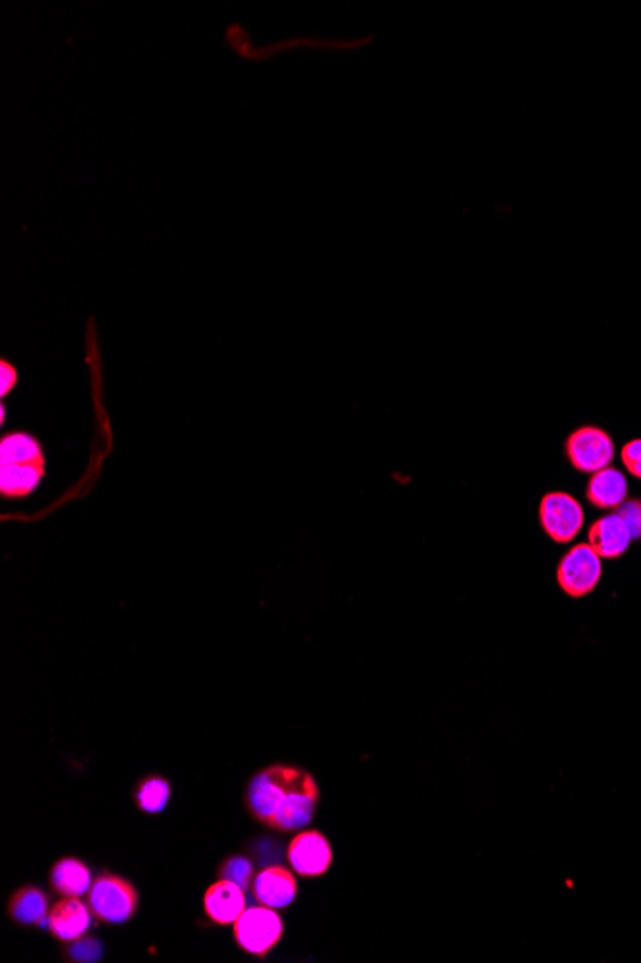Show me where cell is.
<instances>
[{"label": "cell", "mask_w": 641, "mask_h": 963, "mask_svg": "<svg viewBox=\"0 0 641 963\" xmlns=\"http://www.w3.org/2000/svg\"><path fill=\"white\" fill-rule=\"evenodd\" d=\"M171 801V783L170 779L163 778L160 773H150L137 781V785L133 789V802L135 806L148 816H158L163 809L168 808Z\"/></svg>", "instance_id": "16"}, {"label": "cell", "mask_w": 641, "mask_h": 963, "mask_svg": "<svg viewBox=\"0 0 641 963\" xmlns=\"http://www.w3.org/2000/svg\"><path fill=\"white\" fill-rule=\"evenodd\" d=\"M564 452L574 469L582 474H595L610 466L615 458V441L605 429L582 426L566 437Z\"/></svg>", "instance_id": "5"}, {"label": "cell", "mask_w": 641, "mask_h": 963, "mask_svg": "<svg viewBox=\"0 0 641 963\" xmlns=\"http://www.w3.org/2000/svg\"><path fill=\"white\" fill-rule=\"evenodd\" d=\"M333 847L323 832L300 831L286 848V860L300 877L316 879L325 875L333 865Z\"/></svg>", "instance_id": "8"}, {"label": "cell", "mask_w": 641, "mask_h": 963, "mask_svg": "<svg viewBox=\"0 0 641 963\" xmlns=\"http://www.w3.org/2000/svg\"><path fill=\"white\" fill-rule=\"evenodd\" d=\"M586 498L590 505L602 510H617L628 498V483L625 475L615 467H605L592 474L587 482Z\"/></svg>", "instance_id": "15"}, {"label": "cell", "mask_w": 641, "mask_h": 963, "mask_svg": "<svg viewBox=\"0 0 641 963\" xmlns=\"http://www.w3.org/2000/svg\"><path fill=\"white\" fill-rule=\"evenodd\" d=\"M633 539L630 529L618 513L603 516L595 521L587 533V544L594 548L599 558L617 559L628 551Z\"/></svg>", "instance_id": "12"}, {"label": "cell", "mask_w": 641, "mask_h": 963, "mask_svg": "<svg viewBox=\"0 0 641 963\" xmlns=\"http://www.w3.org/2000/svg\"><path fill=\"white\" fill-rule=\"evenodd\" d=\"M625 520L626 528L630 529V535L633 541L641 539V500L640 498H626L622 505L618 506L617 512Z\"/></svg>", "instance_id": "19"}, {"label": "cell", "mask_w": 641, "mask_h": 963, "mask_svg": "<svg viewBox=\"0 0 641 963\" xmlns=\"http://www.w3.org/2000/svg\"><path fill=\"white\" fill-rule=\"evenodd\" d=\"M620 458H622V464H625L626 469H628L633 477L641 479V437L640 439H632L630 443H626L625 446H622Z\"/></svg>", "instance_id": "20"}, {"label": "cell", "mask_w": 641, "mask_h": 963, "mask_svg": "<svg viewBox=\"0 0 641 963\" xmlns=\"http://www.w3.org/2000/svg\"><path fill=\"white\" fill-rule=\"evenodd\" d=\"M252 894L263 906L275 909L288 908L298 894V883L288 868L270 865L255 873Z\"/></svg>", "instance_id": "11"}, {"label": "cell", "mask_w": 641, "mask_h": 963, "mask_svg": "<svg viewBox=\"0 0 641 963\" xmlns=\"http://www.w3.org/2000/svg\"><path fill=\"white\" fill-rule=\"evenodd\" d=\"M540 523L551 541L571 543L584 525V510L569 492H549L541 498Z\"/></svg>", "instance_id": "7"}, {"label": "cell", "mask_w": 641, "mask_h": 963, "mask_svg": "<svg viewBox=\"0 0 641 963\" xmlns=\"http://www.w3.org/2000/svg\"><path fill=\"white\" fill-rule=\"evenodd\" d=\"M102 955H104V947H102L101 940L94 939V937H87V934L81 937V939L71 940L64 948L66 962H101Z\"/></svg>", "instance_id": "18"}, {"label": "cell", "mask_w": 641, "mask_h": 963, "mask_svg": "<svg viewBox=\"0 0 641 963\" xmlns=\"http://www.w3.org/2000/svg\"><path fill=\"white\" fill-rule=\"evenodd\" d=\"M602 558L587 543L572 546L557 567V584L572 599L586 597L602 581Z\"/></svg>", "instance_id": "6"}, {"label": "cell", "mask_w": 641, "mask_h": 963, "mask_svg": "<svg viewBox=\"0 0 641 963\" xmlns=\"http://www.w3.org/2000/svg\"><path fill=\"white\" fill-rule=\"evenodd\" d=\"M0 492L4 498H24L39 487L47 460L39 441L16 431L0 441Z\"/></svg>", "instance_id": "2"}, {"label": "cell", "mask_w": 641, "mask_h": 963, "mask_svg": "<svg viewBox=\"0 0 641 963\" xmlns=\"http://www.w3.org/2000/svg\"><path fill=\"white\" fill-rule=\"evenodd\" d=\"M247 909V891L227 879H217L204 893V911L217 927L234 925Z\"/></svg>", "instance_id": "10"}, {"label": "cell", "mask_w": 641, "mask_h": 963, "mask_svg": "<svg viewBox=\"0 0 641 963\" xmlns=\"http://www.w3.org/2000/svg\"><path fill=\"white\" fill-rule=\"evenodd\" d=\"M321 791L308 769L273 763L250 779L247 809L257 824L278 832L300 831L311 824Z\"/></svg>", "instance_id": "1"}, {"label": "cell", "mask_w": 641, "mask_h": 963, "mask_svg": "<svg viewBox=\"0 0 641 963\" xmlns=\"http://www.w3.org/2000/svg\"><path fill=\"white\" fill-rule=\"evenodd\" d=\"M232 934L240 950L263 960L283 939L285 925L277 909L260 904L242 911L232 925Z\"/></svg>", "instance_id": "4"}, {"label": "cell", "mask_w": 641, "mask_h": 963, "mask_svg": "<svg viewBox=\"0 0 641 963\" xmlns=\"http://www.w3.org/2000/svg\"><path fill=\"white\" fill-rule=\"evenodd\" d=\"M93 881L94 877L91 868H89L83 860L71 858V856L60 858V860L55 862V865L50 868V873H48L50 888H53L58 896H76V898H83V896H87L89 891H91Z\"/></svg>", "instance_id": "14"}, {"label": "cell", "mask_w": 641, "mask_h": 963, "mask_svg": "<svg viewBox=\"0 0 641 963\" xmlns=\"http://www.w3.org/2000/svg\"><path fill=\"white\" fill-rule=\"evenodd\" d=\"M91 924H93V914L89 904L76 896H62L50 906L48 911L47 929L62 944L85 937Z\"/></svg>", "instance_id": "9"}, {"label": "cell", "mask_w": 641, "mask_h": 963, "mask_svg": "<svg viewBox=\"0 0 641 963\" xmlns=\"http://www.w3.org/2000/svg\"><path fill=\"white\" fill-rule=\"evenodd\" d=\"M217 877L227 879V881L248 891V888H252V883H254V863L250 862L247 856H227L217 868Z\"/></svg>", "instance_id": "17"}, {"label": "cell", "mask_w": 641, "mask_h": 963, "mask_svg": "<svg viewBox=\"0 0 641 963\" xmlns=\"http://www.w3.org/2000/svg\"><path fill=\"white\" fill-rule=\"evenodd\" d=\"M0 373H2V383H0V390H2V397H7L10 390L16 387V367H14V365H10L7 360H2V362H0Z\"/></svg>", "instance_id": "21"}, {"label": "cell", "mask_w": 641, "mask_h": 963, "mask_svg": "<svg viewBox=\"0 0 641 963\" xmlns=\"http://www.w3.org/2000/svg\"><path fill=\"white\" fill-rule=\"evenodd\" d=\"M7 911L10 919L20 927L47 929L48 911H50L48 894L41 891L39 886H20L18 891L10 894Z\"/></svg>", "instance_id": "13"}, {"label": "cell", "mask_w": 641, "mask_h": 963, "mask_svg": "<svg viewBox=\"0 0 641 963\" xmlns=\"http://www.w3.org/2000/svg\"><path fill=\"white\" fill-rule=\"evenodd\" d=\"M87 904L96 921L124 925L139 911V891L129 879L104 871L94 877L93 886L87 894Z\"/></svg>", "instance_id": "3"}]
</instances>
